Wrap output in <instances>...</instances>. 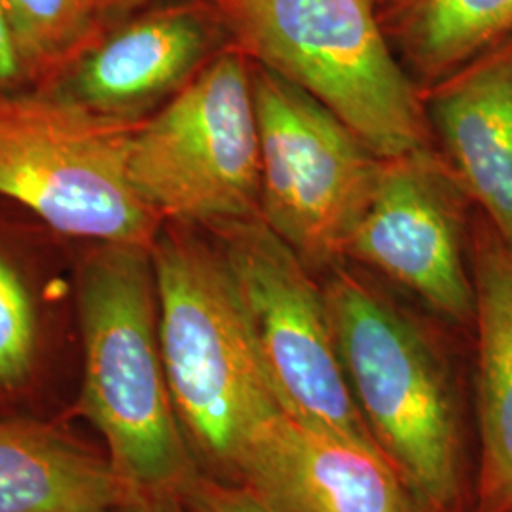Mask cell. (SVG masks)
<instances>
[{"label":"cell","instance_id":"3957f363","mask_svg":"<svg viewBox=\"0 0 512 512\" xmlns=\"http://www.w3.org/2000/svg\"><path fill=\"white\" fill-rule=\"evenodd\" d=\"M349 389L389 465L429 512L465 494L458 399L439 351L384 296L348 272L323 289Z\"/></svg>","mask_w":512,"mask_h":512},{"label":"cell","instance_id":"2e32d148","mask_svg":"<svg viewBox=\"0 0 512 512\" xmlns=\"http://www.w3.org/2000/svg\"><path fill=\"white\" fill-rule=\"evenodd\" d=\"M25 69H48L92 37L101 0H4Z\"/></svg>","mask_w":512,"mask_h":512},{"label":"cell","instance_id":"6da1fadb","mask_svg":"<svg viewBox=\"0 0 512 512\" xmlns=\"http://www.w3.org/2000/svg\"><path fill=\"white\" fill-rule=\"evenodd\" d=\"M160 344L184 439L207 475L234 482L256 431L281 408L220 249L169 224L152 247Z\"/></svg>","mask_w":512,"mask_h":512},{"label":"cell","instance_id":"9a60e30c","mask_svg":"<svg viewBox=\"0 0 512 512\" xmlns=\"http://www.w3.org/2000/svg\"><path fill=\"white\" fill-rule=\"evenodd\" d=\"M404 52L439 76L512 31V0H406L399 6Z\"/></svg>","mask_w":512,"mask_h":512},{"label":"cell","instance_id":"9c48e42d","mask_svg":"<svg viewBox=\"0 0 512 512\" xmlns=\"http://www.w3.org/2000/svg\"><path fill=\"white\" fill-rule=\"evenodd\" d=\"M346 256L376 268L452 321L475 319V283L463 262L456 198L427 148L382 158Z\"/></svg>","mask_w":512,"mask_h":512},{"label":"cell","instance_id":"277c9868","mask_svg":"<svg viewBox=\"0 0 512 512\" xmlns=\"http://www.w3.org/2000/svg\"><path fill=\"white\" fill-rule=\"evenodd\" d=\"M251 63L313 95L380 158L427 148V116L374 0H209Z\"/></svg>","mask_w":512,"mask_h":512},{"label":"cell","instance_id":"44dd1931","mask_svg":"<svg viewBox=\"0 0 512 512\" xmlns=\"http://www.w3.org/2000/svg\"><path fill=\"white\" fill-rule=\"evenodd\" d=\"M145 0H101L103 10H128L131 6H137Z\"/></svg>","mask_w":512,"mask_h":512},{"label":"cell","instance_id":"ac0fdd59","mask_svg":"<svg viewBox=\"0 0 512 512\" xmlns=\"http://www.w3.org/2000/svg\"><path fill=\"white\" fill-rule=\"evenodd\" d=\"M179 497L188 512H272L249 488L202 469L184 484Z\"/></svg>","mask_w":512,"mask_h":512},{"label":"cell","instance_id":"ba28073f","mask_svg":"<svg viewBox=\"0 0 512 512\" xmlns=\"http://www.w3.org/2000/svg\"><path fill=\"white\" fill-rule=\"evenodd\" d=\"M213 232L238 285L277 403L313 431L385 459L353 399L325 294L306 264L260 217Z\"/></svg>","mask_w":512,"mask_h":512},{"label":"cell","instance_id":"30bf717a","mask_svg":"<svg viewBox=\"0 0 512 512\" xmlns=\"http://www.w3.org/2000/svg\"><path fill=\"white\" fill-rule=\"evenodd\" d=\"M234 482L272 512H429L384 458L313 431L285 410L256 431Z\"/></svg>","mask_w":512,"mask_h":512},{"label":"cell","instance_id":"4fadbf2b","mask_svg":"<svg viewBox=\"0 0 512 512\" xmlns=\"http://www.w3.org/2000/svg\"><path fill=\"white\" fill-rule=\"evenodd\" d=\"M473 283L480 433L475 512H512V253L497 236L480 239Z\"/></svg>","mask_w":512,"mask_h":512},{"label":"cell","instance_id":"7402d4cb","mask_svg":"<svg viewBox=\"0 0 512 512\" xmlns=\"http://www.w3.org/2000/svg\"><path fill=\"white\" fill-rule=\"evenodd\" d=\"M397 2H399V6H401V4H404V2H406V0H397Z\"/></svg>","mask_w":512,"mask_h":512},{"label":"cell","instance_id":"8992f818","mask_svg":"<svg viewBox=\"0 0 512 512\" xmlns=\"http://www.w3.org/2000/svg\"><path fill=\"white\" fill-rule=\"evenodd\" d=\"M129 181L162 222L205 226L260 217L253 65L232 44L213 55L129 145Z\"/></svg>","mask_w":512,"mask_h":512},{"label":"cell","instance_id":"8fae6325","mask_svg":"<svg viewBox=\"0 0 512 512\" xmlns=\"http://www.w3.org/2000/svg\"><path fill=\"white\" fill-rule=\"evenodd\" d=\"M215 12L173 6L129 21L95 46L73 76V97L122 120L171 99L213 57Z\"/></svg>","mask_w":512,"mask_h":512},{"label":"cell","instance_id":"7c38bea8","mask_svg":"<svg viewBox=\"0 0 512 512\" xmlns=\"http://www.w3.org/2000/svg\"><path fill=\"white\" fill-rule=\"evenodd\" d=\"M429 118L512 253V44L440 86Z\"/></svg>","mask_w":512,"mask_h":512},{"label":"cell","instance_id":"ffe728a7","mask_svg":"<svg viewBox=\"0 0 512 512\" xmlns=\"http://www.w3.org/2000/svg\"><path fill=\"white\" fill-rule=\"evenodd\" d=\"M116 512H188L183 501L171 492H141L137 490L124 507Z\"/></svg>","mask_w":512,"mask_h":512},{"label":"cell","instance_id":"5bb4252c","mask_svg":"<svg viewBox=\"0 0 512 512\" xmlns=\"http://www.w3.org/2000/svg\"><path fill=\"white\" fill-rule=\"evenodd\" d=\"M135 492L109 458L67 435L0 420V512H116Z\"/></svg>","mask_w":512,"mask_h":512},{"label":"cell","instance_id":"5b68a950","mask_svg":"<svg viewBox=\"0 0 512 512\" xmlns=\"http://www.w3.org/2000/svg\"><path fill=\"white\" fill-rule=\"evenodd\" d=\"M141 120L59 95H0V196L55 232L152 249L164 222L129 181Z\"/></svg>","mask_w":512,"mask_h":512},{"label":"cell","instance_id":"d6986e66","mask_svg":"<svg viewBox=\"0 0 512 512\" xmlns=\"http://www.w3.org/2000/svg\"><path fill=\"white\" fill-rule=\"evenodd\" d=\"M25 69L10 12L0 0V86L16 82Z\"/></svg>","mask_w":512,"mask_h":512},{"label":"cell","instance_id":"7a4b0ae2","mask_svg":"<svg viewBox=\"0 0 512 512\" xmlns=\"http://www.w3.org/2000/svg\"><path fill=\"white\" fill-rule=\"evenodd\" d=\"M150 251L99 243L80 268L84 372L74 410L97 429L131 488L179 495L200 467L167 384Z\"/></svg>","mask_w":512,"mask_h":512},{"label":"cell","instance_id":"52a82bcc","mask_svg":"<svg viewBox=\"0 0 512 512\" xmlns=\"http://www.w3.org/2000/svg\"><path fill=\"white\" fill-rule=\"evenodd\" d=\"M253 65L260 219L308 270L346 256L382 158L313 95Z\"/></svg>","mask_w":512,"mask_h":512},{"label":"cell","instance_id":"e0dca14e","mask_svg":"<svg viewBox=\"0 0 512 512\" xmlns=\"http://www.w3.org/2000/svg\"><path fill=\"white\" fill-rule=\"evenodd\" d=\"M37 351L33 296L18 270L0 255V389H18L31 378Z\"/></svg>","mask_w":512,"mask_h":512}]
</instances>
